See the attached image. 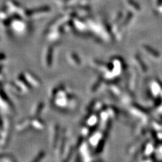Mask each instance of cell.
I'll return each instance as SVG.
<instances>
[{
	"label": "cell",
	"instance_id": "5",
	"mask_svg": "<svg viewBox=\"0 0 162 162\" xmlns=\"http://www.w3.org/2000/svg\"><path fill=\"white\" fill-rule=\"evenodd\" d=\"M104 25H105V27L106 28V30L108 31V33L112 34V27L109 23L108 21H104Z\"/></svg>",
	"mask_w": 162,
	"mask_h": 162
},
{
	"label": "cell",
	"instance_id": "2",
	"mask_svg": "<svg viewBox=\"0 0 162 162\" xmlns=\"http://www.w3.org/2000/svg\"><path fill=\"white\" fill-rule=\"evenodd\" d=\"M132 18H133V13L132 12V11H128V12L127 13V15L125 17V18H124V20H123V22H122L120 25L119 26V27H120L119 29L120 30L122 28L124 27L125 26L128 24Z\"/></svg>",
	"mask_w": 162,
	"mask_h": 162
},
{
	"label": "cell",
	"instance_id": "1",
	"mask_svg": "<svg viewBox=\"0 0 162 162\" xmlns=\"http://www.w3.org/2000/svg\"><path fill=\"white\" fill-rule=\"evenodd\" d=\"M50 10V8L49 6H42L38 8H35V9L28 11L27 14L28 16H31L32 14H34L35 13H40V12H47Z\"/></svg>",
	"mask_w": 162,
	"mask_h": 162
},
{
	"label": "cell",
	"instance_id": "7",
	"mask_svg": "<svg viewBox=\"0 0 162 162\" xmlns=\"http://www.w3.org/2000/svg\"><path fill=\"white\" fill-rule=\"evenodd\" d=\"M68 25L69 26V27H70L72 28H75L74 23L73 20H69V21H68Z\"/></svg>",
	"mask_w": 162,
	"mask_h": 162
},
{
	"label": "cell",
	"instance_id": "9",
	"mask_svg": "<svg viewBox=\"0 0 162 162\" xmlns=\"http://www.w3.org/2000/svg\"><path fill=\"white\" fill-rule=\"evenodd\" d=\"M157 4L158 6H161V5H162V0H157Z\"/></svg>",
	"mask_w": 162,
	"mask_h": 162
},
{
	"label": "cell",
	"instance_id": "8",
	"mask_svg": "<svg viewBox=\"0 0 162 162\" xmlns=\"http://www.w3.org/2000/svg\"><path fill=\"white\" fill-rule=\"evenodd\" d=\"M72 18H79V14H78L77 12H76V11H72V12L70 14V15Z\"/></svg>",
	"mask_w": 162,
	"mask_h": 162
},
{
	"label": "cell",
	"instance_id": "10",
	"mask_svg": "<svg viewBox=\"0 0 162 162\" xmlns=\"http://www.w3.org/2000/svg\"><path fill=\"white\" fill-rule=\"evenodd\" d=\"M70 0H63V2H64V3H67V2H70Z\"/></svg>",
	"mask_w": 162,
	"mask_h": 162
},
{
	"label": "cell",
	"instance_id": "4",
	"mask_svg": "<svg viewBox=\"0 0 162 162\" xmlns=\"http://www.w3.org/2000/svg\"><path fill=\"white\" fill-rule=\"evenodd\" d=\"M128 4L131 5L132 7L134 8L135 10H140L141 9L140 4H138L137 1H135V0H128Z\"/></svg>",
	"mask_w": 162,
	"mask_h": 162
},
{
	"label": "cell",
	"instance_id": "3",
	"mask_svg": "<svg viewBox=\"0 0 162 162\" xmlns=\"http://www.w3.org/2000/svg\"><path fill=\"white\" fill-rule=\"evenodd\" d=\"M71 10H87V11H90L91 10V8L90 5H74V6H71L69 8Z\"/></svg>",
	"mask_w": 162,
	"mask_h": 162
},
{
	"label": "cell",
	"instance_id": "6",
	"mask_svg": "<svg viewBox=\"0 0 162 162\" xmlns=\"http://www.w3.org/2000/svg\"><path fill=\"white\" fill-rule=\"evenodd\" d=\"M122 16H123V13L122 12V11H119V13L118 14L116 18L114 20L115 24H117L118 22H119L120 20L122 19Z\"/></svg>",
	"mask_w": 162,
	"mask_h": 162
}]
</instances>
